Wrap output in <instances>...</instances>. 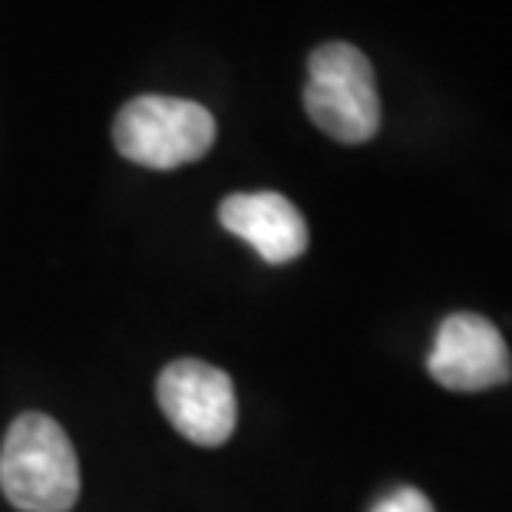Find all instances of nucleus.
Masks as SVG:
<instances>
[{
  "instance_id": "obj_3",
  "label": "nucleus",
  "mask_w": 512,
  "mask_h": 512,
  "mask_svg": "<svg viewBox=\"0 0 512 512\" xmlns=\"http://www.w3.org/2000/svg\"><path fill=\"white\" fill-rule=\"evenodd\" d=\"M113 143L143 169H179L212 149L215 116L179 96H136L116 116Z\"/></svg>"
},
{
  "instance_id": "obj_7",
  "label": "nucleus",
  "mask_w": 512,
  "mask_h": 512,
  "mask_svg": "<svg viewBox=\"0 0 512 512\" xmlns=\"http://www.w3.org/2000/svg\"><path fill=\"white\" fill-rule=\"evenodd\" d=\"M370 512H433V503L420 489L397 486V489H390L387 496H380L377 503L370 506Z\"/></svg>"
},
{
  "instance_id": "obj_6",
  "label": "nucleus",
  "mask_w": 512,
  "mask_h": 512,
  "mask_svg": "<svg viewBox=\"0 0 512 512\" xmlns=\"http://www.w3.org/2000/svg\"><path fill=\"white\" fill-rule=\"evenodd\" d=\"M225 232L242 238L268 265H288L308 252V222L278 192H235L219 205Z\"/></svg>"
},
{
  "instance_id": "obj_2",
  "label": "nucleus",
  "mask_w": 512,
  "mask_h": 512,
  "mask_svg": "<svg viewBox=\"0 0 512 512\" xmlns=\"http://www.w3.org/2000/svg\"><path fill=\"white\" fill-rule=\"evenodd\" d=\"M304 110L311 123L344 146H361L380 129V93L370 60L354 43H321L308 60Z\"/></svg>"
},
{
  "instance_id": "obj_1",
  "label": "nucleus",
  "mask_w": 512,
  "mask_h": 512,
  "mask_svg": "<svg viewBox=\"0 0 512 512\" xmlns=\"http://www.w3.org/2000/svg\"><path fill=\"white\" fill-rule=\"evenodd\" d=\"M0 489L24 512H70L80 499V463L47 413H20L0 446Z\"/></svg>"
},
{
  "instance_id": "obj_5",
  "label": "nucleus",
  "mask_w": 512,
  "mask_h": 512,
  "mask_svg": "<svg viewBox=\"0 0 512 512\" xmlns=\"http://www.w3.org/2000/svg\"><path fill=\"white\" fill-rule=\"evenodd\" d=\"M427 370L446 390L476 394V390L509 384L512 357L493 321H486L483 314L460 311L440 324Z\"/></svg>"
},
{
  "instance_id": "obj_4",
  "label": "nucleus",
  "mask_w": 512,
  "mask_h": 512,
  "mask_svg": "<svg viewBox=\"0 0 512 512\" xmlns=\"http://www.w3.org/2000/svg\"><path fill=\"white\" fill-rule=\"evenodd\" d=\"M156 397L162 413L185 440L199 446H222L235 433L238 403L232 377L225 370L182 357L159 374Z\"/></svg>"
}]
</instances>
